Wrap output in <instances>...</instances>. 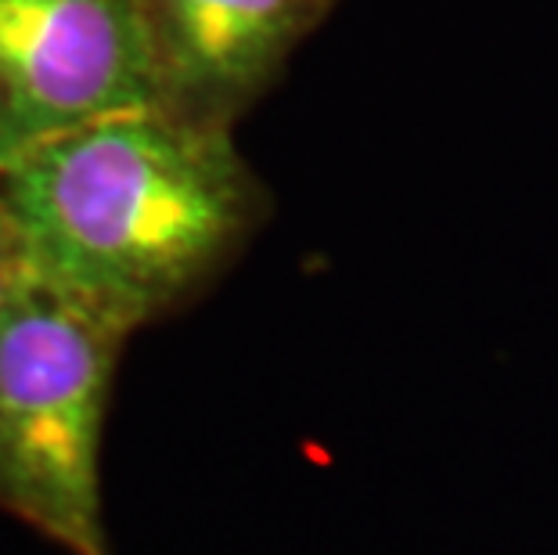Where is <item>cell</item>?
<instances>
[{
  "label": "cell",
  "mask_w": 558,
  "mask_h": 555,
  "mask_svg": "<svg viewBox=\"0 0 558 555\" xmlns=\"http://www.w3.org/2000/svg\"><path fill=\"white\" fill-rule=\"evenodd\" d=\"M29 264L26 250H22L19 224L11 217V206L4 192H0V314L19 300V292L29 286Z\"/></svg>",
  "instance_id": "5"
},
{
  "label": "cell",
  "mask_w": 558,
  "mask_h": 555,
  "mask_svg": "<svg viewBox=\"0 0 558 555\" xmlns=\"http://www.w3.org/2000/svg\"><path fill=\"white\" fill-rule=\"evenodd\" d=\"M126 339L33 281L0 314V512L69 555H112L101 441Z\"/></svg>",
  "instance_id": "2"
},
{
  "label": "cell",
  "mask_w": 558,
  "mask_h": 555,
  "mask_svg": "<svg viewBox=\"0 0 558 555\" xmlns=\"http://www.w3.org/2000/svg\"><path fill=\"white\" fill-rule=\"evenodd\" d=\"M151 105L141 0H0V170L58 134Z\"/></svg>",
  "instance_id": "3"
},
{
  "label": "cell",
  "mask_w": 558,
  "mask_h": 555,
  "mask_svg": "<svg viewBox=\"0 0 558 555\" xmlns=\"http://www.w3.org/2000/svg\"><path fill=\"white\" fill-rule=\"evenodd\" d=\"M339 0H141L159 109L202 126L239 123Z\"/></svg>",
  "instance_id": "4"
},
{
  "label": "cell",
  "mask_w": 558,
  "mask_h": 555,
  "mask_svg": "<svg viewBox=\"0 0 558 555\" xmlns=\"http://www.w3.org/2000/svg\"><path fill=\"white\" fill-rule=\"evenodd\" d=\"M29 278L134 336L239 264L275 195L234 141L159 109L58 134L0 170Z\"/></svg>",
  "instance_id": "1"
}]
</instances>
